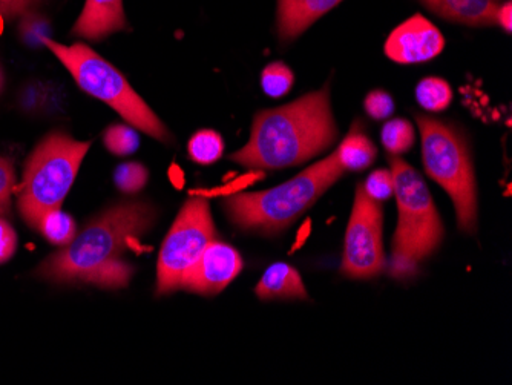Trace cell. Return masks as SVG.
I'll list each match as a JSON object with an SVG mask.
<instances>
[{
  "instance_id": "cell-22",
  "label": "cell",
  "mask_w": 512,
  "mask_h": 385,
  "mask_svg": "<svg viewBox=\"0 0 512 385\" xmlns=\"http://www.w3.org/2000/svg\"><path fill=\"white\" fill-rule=\"evenodd\" d=\"M103 142H105L109 152L122 155V157L123 155L134 154L138 145H140V139H138L134 126L123 125V123L109 126L105 135H103Z\"/></svg>"
},
{
  "instance_id": "cell-9",
  "label": "cell",
  "mask_w": 512,
  "mask_h": 385,
  "mask_svg": "<svg viewBox=\"0 0 512 385\" xmlns=\"http://www.w3.org/2000/svg\"><path fill=\"white\" fill-rule=\"evenodd\" d=\"M384 211L379 201L368 197L362 185L356 188L352 217L345 234L342 272L356 280L373 278L387 266L382 241Z\"/></svg>"
},
{
  "instance_id": "cell-20",
  "label": "cell",
  "mask_w": 512,
  "mask_h": 385,
  "mask_svg": "<svg viewBox=\"0 0 512 385\" xmlns=\"http://www.w3.org/2000/svg\"><path fill=\"white\" fill-rule=\"evenodd\" d=\"M382 145L390 154L399 155L410 151L414 145V128L408 120L394 119L382 128Z\"/></svg>"
},
{
  "instance_id": "cell-1",
  "label": "cell",
  "mask_w": 512,
  "mask_h": 385,
  "mask_svg": "<svg viewBox=\"0 0 512 385\" xmlns=\"http://www.w3.org/2000/svg\"><path fill=\"white\" fill-rule=\"evenodd\" d=\"M155 211L143 201L112 206L94 218L71 243L46 258L37 275L57 284H94L105 289L126 287L134 267L123 254L151 229Z\"/></svg>"
},
{
  "instance_id": "cell-4",
  "label": "cell",
  "mask_w": 512,
  "mask_h": 385,
  "mask_svg": "<svg viewBox=\"0 0 512 385\" xmlns=\"http://www.w3.org/2000/svg\"><path fill=\"white\" fill-rule=\"evenodd\" d=\"M399 223L391 254V277L408 280L444 240V224L421 174L402 158L390 157Z\"/></svg>"
},
{
  "instance_id": "cell-21",
  "label": "cell",
  "mask_w": 512,
  "mask_h": 385,
  "mask_svg": "<svg viewBox=\"0 0 512 385\" xmlns=\"http://www.w3.org/2000/svg\"><path fill=\"white\" fill-rule=\"evenodd\" d=\"M293 80H295V76L286 63L273 62L263 71L261 85H263L264 93L267 96L279 99L289 93Z\"/></svg>"
},
{
  "instance_id": "cell-10",
  "label": "cell",
  "mask_w": 512,
  "mask_h": 385,
  "mask_svg": "<svg viewBox=\"0 0 512 385\" xmlns=\"http://www.w3.org/2000/svg\"><path fill=\"white\" fill-rule=\"evenodd\" d=\"M241 270L243 258L240 252L230 244L214 240L186 275L181 289L203 297H215L240 275Z\"/></svg>"
},
{
  "instance_id": "cell-17",
  "label": "cell",
  "mask_w": 512,
  "mask_h": 385,
  "mask_svg": "<svg viewBox=\"0 0 512 385\" xmlns=\"http://www.w3.org/2000/svg\"><path fill=\"white\" fill-rule=\"evenodd\" d=\"M36 229L54 246H66L76 237V221L62 209L43 215Z\"/></svg>"
},
{
  "instance_id": "cell-16",
  "label": "cell",
  "mask_w": 512,
  "mask_h": 385,
  "mask_svg": "<svg viewBox=\"0 0 512 385\" xmlns=\"http://www.w3.org/2000/svg\"><path fill=\"white\" fill-rule=\"evenodd\" d=\"M333 154L342 171L361 172L375 163L378 151L359 126H353L352 131L348 132Z\"/></svg>"
},
{
  "instance_id": "cell-28",
  "label": "cell",
  "mask_w": 512,
  "mask_h": 385,
  "mask_svg": "<svg viewBox=\"0 0 512 385\" xmlns=\"http://www.w3.org/2000/svg\"><path fill=\"white\" fill-rule=\"evenodd\" d=\"M16 247V231L7 220L0 217V264L7 263L13 257Z\"/></svg>"
},
{
  "instance_id": "cell-29",
  "label": "cell",
  "mask_w": 512,
  "mask_h": 385,
  "mask_svg": "<svg viewBox=\"0 0 512 385\" xmlns=\"http://www.w3.org/2000/svg\"><path fill=\"white\" fill-rule=\"evenodd\" d=\"M39 2L40 0H0V16L5 17V19L25 16Z\"/></svg>"
},
{
  "instance_id": "cell-32",
  "label": "cell",
  "mask_w": 512,
  "mask_h": 385,
  "mask_svg": "<svg viewBox=\"0 0 512 385\" xmlns=\"http://www.w3.org/2000/svg\"><path fill=\"white\" fill-rule=\"evenodd\" d=\"M169 177H171L172 183H174L177 188H181L184 185V174L178 166H172L169 169Z\"/></svg>"
},
{
  "instance_id": "cell-18",
  "label": "cell",
  "mask_w": 512,
  "mask_h": 385,
  "mask_svg": "<svg viewBox=\"0 0 512 385\" xmlns=\"http://www.w3.org/2000/svg\"><path fill=\"white\" fill-rule=\"evenodd\" d=\"M188 152L192 162L198 165H212L223 157V137L211 129L198 131L189 140Z\"/></svg>"
},
{
  "instance_id": "cell-13",
  "label": "cell",
  "mask_w": 512,
  "mask_h": 385,
  "mask_svg": "<svg viewBox=\"0 0 512 385\" xmlns=\"http://www.w3.org/2000/svg\"><path fill=\"white\" fill-rule=\"evenodd\" d=\"M341 2L342 0H278L279 37L283 40L295 39Z\"/></svg>"
},
{
  "instance_id": "cell-33",
  "label": "cell",
  "mask_w": 512,
  "mask_h": 385,
  "mask_svg": "<svg viewBox=\"0 0 512 385\" xmlns=\"http://www.w3.org/2000/svg\"><path fill=\"white\" fill-rule=\"evenodd\" d=\"M4 88V76H2V71H0V91Z\"/></svg>"
},
{
  "instance_id": "cell-12",
  "label": "cell",
  "mask_w": 512,
  "mask_h": 385,
  "mask_svg": "<svg viewBox=\"0 0 512 385\" xmlns=\"http://www.w3.org/2000/svg\"><path fill=\"white\" fill-rule=\"evenodd\" d=\"M122 30H126L123 0H86L73 31L83 39L102 40Z\"/></svg>"
},
{
  "instance_id": "cell-23",
  "label": "cell",
  "mask_w": 512,
  "mask_h": 385,
  "mask_svg": "<svg viewBox=\"0 0 512 385\" xmlns=\"http://www.w3.org/2000/svg\"><path fill=\"white\" fill-rule=\"evenodd\" d=\"M115 185L125 194H135L145 188L148 181V171L140 163H123L115 169Z\"/></svg>"
},
{
  "instance_id": "cell-30",
  "label": "cell",
  "mask_w": 512,
  "mask_h": 385,
  "mask_svg": "<svg viewBox=\"0 0 512 385\" xmlns=\"http://www.w3.org/2000/svg\"><path fill=\"white\" fill-rule=\"evenodd\" d=\"M496 24H499L503 30L511 33L512 27V5L511 2L500 4L499 10L496 13Z\"/></svg>"
},
{
  "instance_id": "cell-2",
  "label": "cell",
  "mask_w": 512,
  "mask_h": 385,
  "mask_svg": "<svg viewBox=\"0 0 512 385\" xmlns=\"http://www.w3.org/2000/svg\"><path fill=\"white\" fill-rule=\"evenodd\" d=\"M336 137L330 89L324 86L289 105L256 114L249 143L230 160L250 169L289 168L329 149Z\"/></svg>"
},
{
  "instance_id": "cell-11",
  "label": "cell",
  "mask_w": 512,
  "mask_h": 385,
  "mask_svg": "<svg viewBox=\"0 0 512 385\" xmlns=\"http://www.w3.org/2000/svg\"><path fill=\"white\" fill-rule=\"evenodd\" d=\"M445 48V39L424 16L411 17L399 25L385 43V54L393 62L413 65L439 56Z\"/></svg>"
},
{
  "instance_id": "cell-27",
  "label": "cell",
  "mask_w": 512,
  "mask_h": 385,
  "mask_svg": "<svg viewBox=\"0 0 512 385\" xmlns=\"http://www.w3.org/2000/svg\"><path fill=\"white\" fill-rule=\"evenodd\" d=\"M261 178H264L263 172H250V174L243 175V177L232 181L226 188H218L214 189V191H194L191 192V195H200V197L204 198L215 197V195L227 197V195L238 194V192L243 191L247 186L253 185L255 181L261 180Z\"/></svg>"
},
{
  "instance_id": "cell-31",
  "label": "cell",
  "mask_w": 512,
  "mask_h": 385,
  "mask_svg": "<svg viewBox=\"0 0 512 385\" xmlns=\"http://www.w3.org/2000/svg\"><path fill=\"white\" fill-rule=\"evenodd\" d=\"M310 229H312V224H310V221H307L306 224H302V228L299 229L298 232V240H296V243L293 244L292 251H290L292 254L293 252L298 251L302 244L306 243L307 238H309L310 235Z\"/></svg>"
},
{
  "instance_id": "cell-7",
  "label": "cell",
  "mask_w": 512,
  "mask_h": 385,
  "mask_svg": "<svg viewBox=\"0 0 512 385\" xmlns=\"http://www.w3.org/2000/svg\"><path fill=\"white\" fill-rule=\"evenodd\" d=\"M421 129L422 158L427 174L450 195L459 228L476 231L477 186L470 149L453 126L428 116H416Z\"/></svg>"
},
{
  "instance_id": "cell-25",
  "label": "cell",
  "mask_w": 512,
  "mask_h": 385,
  "mask_svg": "<svg viewBox=\"0 0 512 385\" xmlns=\"http://www.w3.org/2000/svg\"><path fill=\"white\" fill-rule=\"evenodd\" d=\"M16 189V174L8 158L0 155V217L8 214L11 206V195Z\"/></svg>"
},
{
  "instance_id": "cell-3",
  "label": "cell",
  "mask_w": 512,
  "mask_h": 385,
  "mask_svg": "<svg viewBox=\"0 0 512 385\" xmlns=\"http://www.w3.org/2000/svg\"><path fill=\"white\" fill-rule=\"evenodd\" d=\"M344 174L332 152L283 185L252 194L227 195L224 209L230 221L244 231L278 234L312 208Z\"/></svg>"
},
{
  "instance_id": "cell-26",
  "label": "cell",
  "mask_w": 512,
  "mask_h": 385,
  "mask_svg": "<svg viewBox=\"0 0 512 385\" xmlns=\"http://www.w3.org/2000/svg\"><path fill=\"white\" fill-rule=\"evenodd\" d=\"M364 108L371 119L384 120L393 114L394 100L391 99L390 94L381 91V89H376L365 97Z\"/></svg>"
},
{
  "instance_id": "cell-15",
  "label": "cell",
  "mask_w": 512,
  "mask_h": 385,
  "mask_svg": "<svg viewBox=\"0 0 512 385\" xmlns=\"http://www.w3.org/2000/svg\"><path fill=\"white\" fill-rule=\"evenodd\" d=\"M261 300H307V290L295 267L275 263L267 267L255 289Z\"/></svg>"
},
{
  "instance_id": "cell-6",
  "label": "cell",
  "mask_w": 512,
  "mask_h": 385,
  "mask_svg": "<svg viewBox=\"0 0 512 385\" xmlns=\"http://www.w3.org/2000/svg\"><path fill=\"white\" fill-rule=\"evenodd\" d=\"M43 43L50 48L51 53L60 60L85 93L111 106L134 128L146 132L160 142H171V134L163 122L111 63L83 43H74L69 47L51 39H43Z\"/></svg>"
},
{
  "instance_id": "cell-8",
  "label": "cell",
  "mask_w": 512,
  "mask_h": 385,
  "mask_svg": "<svg viewBox=\"0 0 512 385\" xmlns=\"http://www.w3.org/2000/svg\"><path fill=\"white\" fill-rule=\"evenodd\" d=\"M214 240H217V229L209 201L200 195H191L161 246L157 263V295L180 290L186 275Z\"/></svg>"
},
{
  "instance_id": "cell-24",
  "label": "cell",
  "mask_w": 512,
  "mask_h": 385,
  "mask_svg": "<svg viewBox=\"0 0 512 385\" xmlns=\"http://www.w3.org/2000/svg\"><path fill=\"white\" fill-rule=\"evenodd\" d=\"M362 188L367 192L368 197L379 201V203L388 200V198H391V195H394L393 174L388 169L373 171L368 175Z\"/></svg>"
},
{
  "instance_id": "cell-19",
  "label": "cell",
  "mask_w": 512,
  "mask_h": 385,
  "mask_svg": "<svg viewBox=\"0 0 512 385\" xmlns=\"http://www.w3.org/2000/svg\"><path fill=\"white\" fill-rule=\"evenodd\" d=\"M416 99L427 111L440 112L450 106L453 91L444 79L427 77L416 86Z\"/></svg>"
},
{
  "instance_id": "cell-14",
  "label": "cell",
  "mask_w": 512,
  "mask_h": 385,
  "mask_svg": "<svg viewBox=\"0 0 512 385\" xmlns=\"http://www.w3.org/2000/svg\"><path fill=\"white\" fill-rule=\"evenodd\" d=\"M431 11L470 27L496 25L500 0H422Z\"/></svg>"
},
{
  "instance_id": "cell-5",
  "label": "cell",
  "mask_w": 512,
  "mask_h": 385,
  "mask_svg": "<svg viewBox=\"0 0 512 385\" xmlns=\"http://www.w3.org/2000/svg\"><path fill=\"white\" fill-rule=\"evenodd\" d=\"M89 148L91 142H77L68 134L53 132L28 157L16 191L20 214L31 228H37L43 215L62 208Z\"/></svg>"
}]
</instances>
